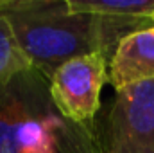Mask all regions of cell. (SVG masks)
I'll return each mask as SVG.
<instances>
[{
    "instance_id": "6da1fadb",
    "label": "cell",
    "mask_w": 154,
    "mask_h": 153,
    "mask_svg": "<svg viewBox=\"0 0 154 153\" xmlns=\"http://www.w3.org/2000/svg\"><path fill=\"white\" fill-rule=\"evenodd\" d=\"M5 16L22 50L45 77L52 76L59 65L91 52H102L111 60L116 45L134 33L129 27L151 24V18L113 20L72 15L65 2L50 0H27Z\"/></svg>"
},
{
    "instance_id": "7a4b0ae2",
    "label": "cell",
    "mask_w": 154,
    "mask_h": 153,
    "mask_svg": "<svg viewBox=\"0 0 154 153\" xmlns=\"http://www.w3.org/2000/svg\"><path fill=\"white\" fill-rule=\"evenodd\" d=\"M108 79V56L91 52L59 65L48 77V96L65 121L90 124L100 106V92Z\"/></svg>"
},
{
    "instance_id": "3957f363",
    "label": "cell",
    "mask_w": 154,
    "mask_h": 153,
    "mask_svg": "<svg viewBox=\"0 0 154 153\" xmlns=\"http://www.w3.org/2000/svg\"><path fill=\"white\" fill-rule=\"evenodd\" d=\"M102 153H154V79L116 90Z\"/></svg>"
},
{
    "instance_id": "277c9868",
    "label": "cell",
    "mask_w": 154,
    "mask_h": 153,
    "mask_svg": "<svg viewBox=\"0 0 154 153\" xmlns=\"http://www.w3.org/2000/svg\"><path fill=\"white\" fill-rule=\"evenodd\" d=\"M43 74L31 69L0 86V153H16V133L38 96L48 88Z\"/></svg>"
},
{
    "instance_id": "5b68a950",
    "label": "cell",
    "mask_w": 154,
    "mask_h": 153,
    "mask_svg": "<svg viewBox=\"0 0 154 153\" xmlns=\"http://www.w3.org/2000/svg\"><path fill=\"white\" fill-rule=\"evenodd\" d=\"M108 79L115 90L154 79V27L134 31L116 45Z\"/></svg>"
},
{
    "instance_id": "8992f818",
    "label": "cell",
    "mask_w": 154,
    "mask_h": 153,
    "mask_svg": "<svg viewBox=\"0 0 154 153\" xmlns=\"http://www.w3.org/2000/svg\"><path fill=\"white\" fill-rule=\"evenodd\" d=\"M48 88L43 90L34 101L31 114L20 124L16 133V153H59L61 135L66 126L61 115L52 110Z\"/></svg>"
},
{
    "instance_id": "52a82bcc",
    "label": "cell",
    "mask_w": 154,
    "mask_h": 153,
    "mask_svg": "<svg viewBox=\"0 0 154 153\" xmlns=\"http://www.w3.org/2000/svg\"><path fill=\"white\" fill-rule=\"evenodd\" d=\"M66 11L113 20H145L154 15V0H68Z\"/></svg>"
},
{
    "instance_id": "ba28073f",
    "label": "cell",
    "mask_w": 154,
    "mask_h": 153,
    "mask_svg": "<svg viewBox=\"0 0 154 153\" xmlns=\"http://www.w3.org/2000/svg\"><path fill=\"white\" fill-rule=\"evenodd\" d=\"M31 69L34 67L22 50L7 16L0 15V86L11 83L14 77L29 72Z\"/></svg>"
},
{
    "instance_id": "9c48e42d",
    "label": "cell",
    "mask_w": 154,
    "mask_h": 153,
    "mask_svg": "<svg viewBox=\"0 0 154 153\" xmlns=\"http://www.w3.org/2000/svg\"><path fill=\"white\" fill-rule=\"evenodd\" d=\"M151 22H152V27H154V15L151 16Z\"/></svg>"
}]
</instances>
